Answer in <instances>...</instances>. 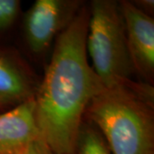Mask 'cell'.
Segmentation results:
<instances>
[{
	"label": "cell",
	"mask_w": 154,
	"mask_h": 154,
	"mask_svg": "<svg viewBox=\"0 0 154 154\" xmlns=\"http://www.w3.org/2000/svg\"><path fill=\"white\" fill-rule=\"evenodd\" d=\"M125 24L128 49L134 71L152 84L154 78V19L131 1H119Z\"/></svg>",
	"instance_id": "5b68a950"
},
{
	"label": "cell",
	"mask_w": 154,
	"mask_h": 154,
	"mask_svg": "<svg viewBox=\"0 0 154 154\" xmlns=\"http://www.w3.org/2000/svg\"><path fill=\"white\" fill-rule=\"evenodd\" d=\"M23 154H55L40 137L28 146Z\"/></svg>",
	"instance_id": "30bf717a"
},
{
	"label": "cell",
	"mask_w": 154,
	"mask_h": 154,
	"mask_svg": "<svg viewBox=\"0 0 154 154\" xmlns=\"http://www.w3.org/2000/svg\"><path fill=\"white\" fill-rule=\"evenodd\" d=\"M20 11L21 2L19 0H0V31L13 26Z\"/></svg>",
	"instance_id": "9c48e42d"
},
{
	"label": "cell",
	"mask_w": 154,
	"mask_h": 154,
	"mask_svg": "<svg viewBox=\"0 0 154 154\" xmlns=\"http://www.w3.org/2000/svg\"><path fill=\"white\" fill-rule=\"evenodd\" d=\"M36 75L20 54L0 49V101L17 105L32 99L38 89Z\"/></svg>",
	"instance_id": "52a82bcc"
},
{
	"label": "cell",
	"mask_w": 154,
	"mask_h": 154,
	"mask_svg": "<svg viewBox=\"0 0 154 154\" xmlns=\"http://www.w3.org/2000/svg\"><path fill=\"white\" fill-rule=\"evenodd\" d=\"M84 4L80 0H37L24 16V35L28 48L41 54L71 23Z\"/></svg>",
	"instance_id": "277c9868"
},
{
	"label": "cell",
	"mask_w": 154,
	"mask_h": 154,
	"mask_svg": "<svg viewBox=\"0 0 154 154\" xmlns=\"http://www.w3.org/2000/svg\"><path fill=\"white\" fill-rule=\"evenodd\" d=\"M76 152L78 154H112L101 133L84 122L78 132Z\"/></svg>",
	"instance_id": "ba28073f"
},
{
	"label": "cell",
	"mask_w": 154,
	"mask_h": 154,
	"mask_svg": "<svg viewBox=\"0 0 154 154\" xmlns=\"http://www.w3.org/2000/svg\"><path fill=\"white\" fill-rule=\"evenodd\" d=\"M85 114L104 134L112 154H154L152 85L131 79L105 88Z\"/></svg>",
	"instance_id": "7a4b0ae2"
},
{
	"label": "cell",
	"mask_w": 154,
	"mask_h": 154,
	"mask_svg": "<svg viewBox=\"0 0 154 154\" xmlns=\"http://www.w3.org/2000/svg\"><path fill=\"white\" fill-rule=\"evenodd\" d=\"M5 107H6L5 105H4V104H3V103H2V102L0 101V111H1V110H3V109H4Z\"/></svg>",
	"instance_id": "7c38bea8"
},
{
	"label": "cell",
	"mask_w": 154,
	"mask_h": 154,
	"mask_svg": "<svg viewBox=\"0 0 154 154\" xmlns=\"http://www.w3.org/2000/svg\"><path fill=\"white\" fill-rule=\"evenodd\" d=\"M131 2L140 11H141L150 17H152V14L154 12L153 0H135V1H131Z\"/></svg>",
	"instance_id": "8fae6325"
},
{
	"label": "cell",
	"mask_w": 154,
	"mask_h": 154,
	"mask_svg": "<svg viewBox=\"0 0 154 154\" xmlns=\"http://www.w3.org/2000/svg\"><path fill=\"white\" fill-rule=\"evenodd\" d=\"M40 137L34 97L0 114V154H23Z\"/></svg>",
	"instance_id": "8992f818"
},
{
	"label": "cell",
	"mask_w": 154,
	"mask_h": 154,
	"mask_svg": "<svg viewBox=\"0 0 154 154\" xmlns=\"http://www.w3.org/2000/svg\"><path fill=\"white\" fill-rule=\"evenodd\" d=\"M89 16V5L83 4L57 37L49 65L34 95L40 135L55 154H76L83 115L91 100L105 88L88 60Z\"/></svg>",
	"instance_id": "6da1fadb"
},
{
	"label": "cell",
	"mask_w": 154,
	"mask_h": 154,
	"mask_svg": "<svg viewBox=\"0 0 154 154\" xmlns=\"http://www.w3.org/2000/svg\"><path fill=\"white\" fill-rule=\"evenodd\" d=\"M89 11L86 47L94 72L105 88L131 80L135 71L119 1L94 0L89 4Z\"/></svg>",
	"instance_id": "3957f363"
}]
</instances>
